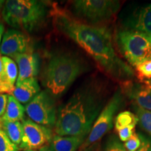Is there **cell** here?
Wrapping results in <instances>:
<instances>
[{
	"label": "cell",
	"mask_w": 151,
	"mask_h": 151,
	"mask_svg": "<svg viewBox=\"0 0 151 151\" xmlns=\"http://www.w3.org/2000/svg\"><path fill=\"white\" fill-rule=\"evenodd\" d=\"M103 106L104 96L100 87H81L58 108L54 132L61 137L86 138Z\"/></svg>",
	"instance_id": "obj_2"
},
{
	"label": "cell",
	"mask_w": 151,
	"mask_h": 151,
	"mask_svg": "<svg viewBox=\"0 0 151 151\" xmlns=\"http://www.w3.org/2000/svg\"><path fill=\"white\" fill-rule=\"evenodd\" d=\"M85 138L54 135L50 145L55 151H78Z\"/></svg>",
	"instance_id": "obj_15"
},
{
	"label": "cell",
	"mask_w": 151,
	"mask_h": 151,
	"mask_svg": "<svg viewBox=\"0 0 151 151\" xmlns=\"http://www.w3.org/2000/svg\"><path fill=\"white\" fill-rule=\"evenodd\" d=\"M41 88L36 78H30L17 83L12 95L20 104H27L39 92Z\"/></svg>",
	"instance_id": "obj_14"
},
{
	"label": "cell",
	"mask_w": 151,
	"mask_h": 151,
	"mask_svg": "<svg viewBox=\"0 0 151 151\" xmlns=\"http://www.w3.org/2000/svg\"><path fill=\"white\" fill-rule=\"evenodd\" d=\"M17 62L18 75L16 84L30 78H36L39 69V59L36 53L26 52L16 56L14 58Z\"/></svg>",
	"instance_id": "obj_13"
},
{
	"label": "cell",
	"mask_w": 151,
	"mask_h": 151,
	"mask_svg": "<svg viewBox=\"0 0 151 151\" xmlns=\"http://www.w3.org/2000/svg\"><path fill=\"white\" fill-rule=\"evenodd\" d=\"M103 151H127L124 144L116 135L111 134L107 138Z\"/></svg>",
	"instance_id": "obj_21"
},
{
	"label": "cell",
	"mask_w": 151,
	"mask_h": 151,
	"mask_svg": "<svg viewBox=\"0 0 151 151\" xmlns=\"http://www.w3.org/2000/svg\"><path fill=\"white\" fill-rule=\"evenodd\" d=\"M136 126H128V127H122L120 129L116 130L117 133H118V139H120L122 142H125L127 141L132 135L134 133Z\"/></svg>",
	"instance_id": "obj_24"
},
{
	"label": "cell",
	"mask_w": 151,
	"mask_h": 151,
	"mask_svg": "<svg viewBox=\"0 0 151 151\" xmlns=\"http://www.w3.org/2000/svg\"><path fill=\"white\" fill-rule=\"evenodd\" d=\"M23 151H37V150H23Z\"/></svg>",
	"instance_id": "obj_32"
},
{
	"label": "cell",
	"mask_w": 151,
	"mask_h": 151,
	"mask_svg": "<svg viewBox=\"0 0 151 151\" xmlns=\"http://www.w3.org/2000/svg\"><path fill=\"white\" fill-rule=\"evenodd\" d=\"M86 69V65L78 56L55 54L50 58L43 71V85L52 95H62Z\"/></svg>",
	"instance_id": "obj_3"
},
{
	"label": "cell",
	"mask_w": 151,
	"mask_h": 151,
	"mask_svg": "<svg viewBox=\"0 0 151 151\" xmlns=\"http://www.w3.org/2000/svg\"><path fill=\"white\" fill-rule=\"evenodd\" d=\"M27 36L17 29H9L5 32L0 46V54L14 59L16 56L29 52Z\"/></svg>",
	"instance_id": "obj_10"
},
{
	"label": "cell",
	"mask_w": 151,
	"mask_h": 151,
	"mask_svg": "<svg viewBox=\"0 0 151 151\" xmlns=\"http://www.w3.org/2000/svg\"><path fill=\"white\" fill-rule=\"evenodd\" d=\"M139 78L142 82L151 81V60L141 62L135 67Z\"/></svg>",
	"instance_id": "obj_20"
},
{
	"label": "cell",
	"mask_w": 151,
	"mask_h": 151,
	"mask_svg": "<svg viewBox=\"0 0 151 151\" xmlns=\"http://www.w3.org/2000/svg\"><path fill=\"white\" fill-rule=\"evenodd\" d=\"M8 94L0 93V118H2L6 108Z\"/></svg>",
	"instance_id": "obj_26"
},
{
	"label": "cell",
	"mask_w": 151,
	"mask_h": 151,
	"mask_svg": "<svg viewBox=\"0 0 151 151\" xmlns=\"http://www.w3.org/2000/svg\"><path fill=\"white\" fill-rule=\"evenodd\" d=\"M48 7L37 0H8L2 8L5 22L14 28L32 32L46 20Z\"/></svg>",
	"instance_id": "obj_4"
},
{
	"label": "cell",
	"mask_w": 151,
	"mask_h": 151,
	"mask_svg": "<svg viewBox=\"0 0 151 151\" xmlns=\"http://www.w3.org/2000/svg\"><path fill=\"white\" fill-rule=\"evenodd\" d=\"M0 127L5 132L9 139L19 147L22 137V125L20 122L1 121Z\"/></svg>",
	"instance_id": "obj_17"
},
{
	"label": "cell",
	"mask_w": 151,
	"mask_h": 151,
	"mask_svg": "<svg viewBox=\"0 0 151 151\" xmlns=\"http://www.w3.org/2000/svg\"><path fill=\"white\" fill-rule=\"evenodd\" d=\"M3 74H4V69H3V63L1 56L0 55V82L3 79Z\"/></svg>",
	"instance_id": "obj_28"
},
{
	"label": "cell",
	"mask_w": 151,
	"mask_h": 151,
	"mask_svg": "<svg viewBox=\"0 0 151 151\" xmlns=\"http://www.w3.org/2000/svg\"><path fill=\"white\" fill-rule=\"evenodd\" d=\"M119 8L120 2L111 0H78L72 2L76 16L92 24L110 20Z\"/></svg>",
	"instance_id": "obj_7"
},
{
	"label": "cell",
	"mask_w": 151,
	"mask_h": 151,
	"mask_svg": "<svg viewBox=\"0 0 151 151\" xmlns=\"http://www.w3.org/2000/svg\"><path fill=\"white\" fill-rule=\"evenodd\" d=\"M57 29L88 52L108 74L120 80L134 76L132 69L116 54L110 30L73 18L59 8L53 10Z\"/></svg>",
	"instance_id": "obj_1"
},
{
	"label": "cell",
	"mask_w": 151,
	"mask_h": 151,
	"mask_svg": "<svg viewBox=\"0 0 151 151\" xmlns=\"http://www.w3.org/2000/svg\"><path fill=\"white\" fill-rule=\"evenodd\" d=\"M51 95L47 90L41 91L24 106L29 119L48 128L55 124L58 113L55 102Z\"/></svg>",
	"instance_id": "obj_8"
},
{
	"label": "cell",
	"mask_w": 151,
	"mask_h": 151,
	"mask_svg": "<svg viewBox=\"0 0 151 151\" xmlns=\"http://www.w3.org/2000/svg\"><path fill=\"white\" fill-rule=\"evenodd\" d=\"M4 3H5L4 1H0V9L3 8L4 5Z\"/></svg>",
	"instance_id": "obj_31"
},
{
	"label": "cell",
	"mask_w": 151,
	"mask_h": 151,
	"mask_svg": "<svg viewBox=\"0 0 151 151\" xmlns=\"http://www.w3.org/2000/svg\"><path fill=\"white\" fill-rule=\"evenodd\" d=\"M115 128L116 130L128 126H136L138 123V118L133 113L129 111L120 112L115 118Z\"/></svg>",
	"instance_id": "obj_19"
},
{
	"label": "cell",
	"mask_w": 151,
	"mask_h": 151,
	"mask_svg": "<svg viewBox=\"0 0 151 151\" xmlns=\"http://www.w3.org/2000/svg\"><path fill=\"white\" fill-rule=\"evenodd\" d=\"M133 109L138 118L139 126L151 137V111L141 108L136 104L133 105Z\"/></svg>",
	"instance_id": "obj_18"
},
{
	"label": "cell",
	"mask_w": 151,
	"mask_h": 151,
	"mask_svg": "<svg viewBox=\"0 0 151 151\" xmlns=\"http://www.w3.org/2000/svg\"><path fill=\"white\" fill-rule=\"evenodd\" d=\"M121 92L141 108L151 111V83H139L131 81H124L121 83Z\"/></svg>",
	"instance_id": "obj_11"
},
{
	"label": "cell",
	"mask_w": 151,
	"mask_h": 151,
	"mask_svg": "<svg viewBox=\"0 0 151 151\" xmlns=\"http://www.w3.org/2000/svg\"><path fill=\"white\" fill-rule=\"evenodd\" d=\"M141 139V146L137 151H151V138L139 133Z\"/></svg>",
	"instance_id": "obj_25"
},
{
	"label": "cell",
	"mask_w": 151,
	"mask_h": 151,
	"mask_svg": "<svg viewBox=\"0 0 151 151\" xmlns=\"http://www.w3.org/2000/svg\"><path fill=\"white\" fill-rule=\"evenodd\" d=\"M4 27L1 23H0V46H1V40L4 36Z\"/></svg>",
	"instance_id": "obj_30"
},
{
	"label": "cell",
	"mask_w": 151,
	"mask_h": 151,
	"mask_svg": "<svg viewBox=\"0 0 151 151\" xmlns=\"http://www.w3.org/2000/svg\"><path fill=\"white\" fill-rule=\"evenodd\" d=\"M141 139L139 134L134 133L124 143V146L127 151H137L141 146Z\"/></svg>",
	"instance_id": "obj_23"
},
{
	"label": "cell",
	"mask_w": 151,
	"mask_h": 151,
	"mask_svg": "<svg viewBox=\"0 0 151 151\" xmlns=\"http://www.w3.org/2000/svg\"><path fill=\"white\" fill-rule=\"evenodd\" d=\"M39 151H55L50 144H47L39 148Z\"/></svg>",
	"instance_id": "obj_27"
},
{
	"label": "cell",
	"mask_w": 151,
	"mask_h": 151,
	"mask_svg": "<svg viewBox=\"0 0 151 151\" xmlns=\"http://www.w3.org/2000/svg\"><path fill=\"white\" fill-rule=\"evenodd\" d=\"M123 104L124 99L122 92L118 90L100 112L90 129L89 134L85 139L78 151H86L90 147L99 143L104 136L112 128L115 115L122 108Z\"/></svg>",
	"instance_id": "obj_6"
},
{
	"label": "cell",
	"mask_w": 151,
	"mask_h": 151,
	"mask_svg": "<svg viewBox=\"0 0 151 151\" xmlns=\"http://www.w3.org/2000/svg\"><path fill=\"white\" fill-rule=\"evenodd\" d=\"M22 137L19 149L36 150L51 142L53 134L50 128L33 122L30 119L22 121Z\"/></svg>",
	"instance_id": "obj_9"
},
{
	"label": "cell",
	"mask_w": 151,
	"mask_h": 151,
	"mask_svg": "<svg viewBox=\"0 0 151 151\" xmlns=\"http://www.w3.org/2000/svg\"><path fill=\"white\" fill-rule=\"evenodd\" d=\"M0 85H1V82H0Z\"/></svg>",
	"instance_id": "obj_33"
},
{
	"label": "cell",
	"mask_w": 151,
	"mask_h": 151,
	"mask_svg": "<svg viewBox=\"0 0 151 151\" xmlns=\"http://www.w3.org/2000/svg\"><path fill=\"white\" fill-rule=\"evenodd\" d=\"M19 147L15 145L0 127V151H19Z\"/></svg>",
	"instance_id": "obj_22"
},
{
	"label": "cell",
	"mask_w": 151,
	"mask_h": 151,
	"mask_svg": "<svg viewBox=\"0 0 151 151\" xmlns=\"http://www.w3.org/2000/svg\"><path fill=\"white\" fill-rule=\"evenodd\" d=\"M25 109L13 95L8 94L6 108L1 121L20 122L24 120Z\"/></svg>",
	"instance_id": "obj_16"
},
{
	"label": "cell",
	"mask_w": 151,
	"mask_h": 151,
	"mask_svg": "<svg viewBox=\"0 0 151 151\" xmlns=\"http://www.w3.org/2000/svg\"><path fill=\"white\" fill-rule=\"evenodd\" d=\"M86 151H102V150H101V148H100L99 144L98 143V144H96L93 146L90 147V148H88V150H86Z\"/></svg>",
	"instance_id": "obj_29"
},
{
	"label": "cell",
	"mask_w": 151,
	"mask_h": 151,
	"mask_svg": "<svg viewBox=\"0 0 151 151\" xmlns=\"http://www.w3.org/2000/svg\"><path fill=\"white\" fill-rule=\"evenodd\" d=\"M119 50L132 65L151 60V39L144 34L129 29L117 32L115 37Z\"/></svg>",
	"instance_id": "obj_5"
},
{
	"label": "cell",
	"mask_w": 151,
	"mask_h": 151,
	"mask_svg": "<svg viewBox=\"0 0 151 151\" xmlns=\"http://www.w3.org/2000/svg\"><path fill=\"white\" fill-rule=\"evenodd\" d=\"M125 29L143 33L151 39V4L137 9L123 22Z\"/></svg>",
	"instance_id": "obj_12"
}]
</instances>
